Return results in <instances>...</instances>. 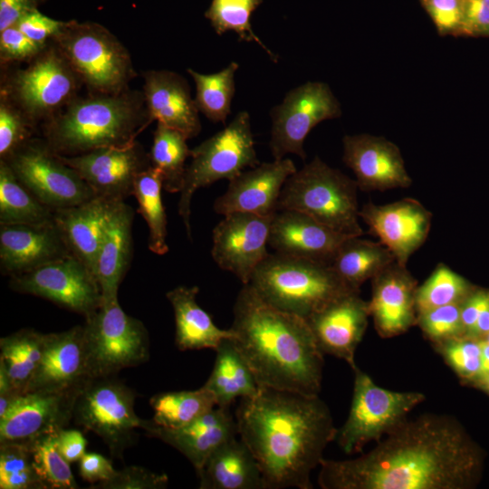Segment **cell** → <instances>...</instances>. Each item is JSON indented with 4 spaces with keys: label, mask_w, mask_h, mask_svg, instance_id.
Instances as JSON below:
<instances>
[{
    "label": "cell",
    "mask_w": 489,
    "mask_h": 489,
    "mask_svg": "<svg viewBox=\"0 0 489 489\" xmlns=\"http://www.w3.org/2000/svg\"><path fill=\"white\" fill-rule=\"evenodd\" d=\"M478 464L453 417L424 414L408 417L360 456L323 458L318 484L322 489H463Z\"/></svg>",
    "instance_id": "6da1fadb"
},
{
    "label": "cell",
    "mask_w": 489,
    "mask_h": 489,
    "mask_svg": "<svg viewBox=\"0 0 489 489\" xmlns=\"http://www.w3.org/2000/svg\"><path fill=\"white\" fill-rule=\"evenodd\" d=\"M235 420L238 436L260 466L264 489H312V472L338 430L319 395L272 388L241 398Z\"/></svg>",
    "instance_id": "7a4b0ae2"
},
{
    "label": "cell",
    "mask_w": 489,
    "mask_h": 489,
    "mask_svg": "<svg viewBox=\"0 0 489 489\" xmlns=\"http://www.w3.org/2000/svg\"><path fill=\"white\" fill-rule=\"evenodd\" d=\"M230 329L259 388L319 395L323 353L305 319L271 305L244 284Z\"/></svg>",
    "instance_id": "3957f363"
},
{
    "label": "cell",
    "mask_w": 489,
    "mask_h": 489,
    "mask_svg": "<svg viewBox=\"0 0 489 489\" xmlns=\"http://www.w3.org/2000/svg\"><path fill=\"white\" fill-rule=\"evenodd\" d=\"M142 104L126 94H102L73 101L48 124L45 143L60 156H76L101 148L136 142L153 120Z\"/></svg>",
    "instance_id": "277c9868"
},
{
    "label": "cell",
    "mask_w": 489,
    "mask_h": 489,
    "mask_svg": "<svg viewBox=\"0 0 489 489\" xmlns=\"http://www.w3.org/2000/svg\"><path fill=\"white\" fill-rule=\"evenodd\" d=\"M271 305L303 319L351 292L330 264L269 254L249 283Z\"/></svg>",
    "instance_id": "5b68a950"
},
{
    "label": "cell",
    "mask_w": 489,
    "mask_h": 489,
    "mask_svg": "<svg viewBox=\"0 0 489 489\" xmlns=\"http://www.w3.org/2000/svg\"><path fill=\"white\" fill-rule=\"evenodd\" d=\"M356 180L318 156L285 181L277 210L303 213L346 236H361Z\"/></svg>",
    "instance_id": "8992f818"
},
{
    "label": "cell",
    "mask_w": 489,
    "mask_h": 489,
    "mask_svg": "<svg viewBox=\"0 0 489 489\" xmlns=\"http://www.w3.org/2000/svg\"><path fill=\"white\" fill-rule=\"evenodd\" d=\"M190 157L192 160L186 168L177 212L187 237L192 240L190 214L194 193L220 179L230 180L244 168L260 164L248 112H238L224 129L191 149Z\"/></svg>",
    "instance_id": "52a82bcc"
},
{
    "label": "cell",
    "mask_w": 489,
    "mask_h": 489,
    "mask_svg": "<svg viewBox=\"0 0 489 489\" xmlns=\"http://www.w3.org/2000/svg\"><path fill=\"white\" fill-rule=\"evenodd\" d=\"M84 349L90 378L116 376L149 359V336L141 321L128 315L119 301L102 302L84 318Z\"/></svg>",
    "instance_id": "ba28073f"
},
{
    "label": "cell",
    "mask_w": 489,
    "mask_h": 489,
    "mask_svg": "<svg viewBox=\"0 0 489 489\" xmlns=\"http://www.w3.org/2000/svg\"><path fill=\"white\" fill-rule=\"evenodd\" d=\"M352 370L354 382L350 408L335 438L347 455L361 452L370 442H379L426 399L421 392L383 388L358 367Z\"/></svg>",
    "instance_id": "9c48e42d"
},
{
    "label": "cell",
    "mask_w": 489,
    "mask_h": 489,
    "mask_svg": "<svg viewBox=\"0 0 489 489\" xmlns=\"http://www.w3.org/2000/svg\"><path fill=\"white\" fill-rule=\"evenodd\" d=\"M135 399V391L116 376L89 378L77 395L72 421L96 434L112 456L122 459L137 441L136 429L147 422L137 416Z\"/></svg>",
    "instance_id": "30bf717a"
},
{
    "label": "cell",
    "mask_w": 489,
    "mask_h": 489,
    "mask_svg": "<svg viewBox=\"0 0 489 489\" xmlns=\"http://www.w3.org/2000/svg\"><path fill=\"white\" fill-rule=\"evenodd\" d=\"M53 38L74 72L101 94L120 93L133 75L127 50L101 24L66 22Z\"/></svg>",
    "instance_id": "8fae6325"
},
{
    "label": "cell",
    "mask_w": 489,
    "mask_h": 489,
    "mask_svg": "<svg viewBox=\"0 0 489 489\" xmlns=\"http://www.w3.org/2000/svg\"><path fill=\"white\" fill-rule=\"evenodd\" d=\"M3 160L24 186L53 211L96 197L80 175L45 142L28 139Z\"/></svg>",
    "instance_id": "7c38bea8"
},
{
    "label": "cell",
    "mask_w": 489,
    "mask_h": 489,
    "mask_svg": "<svg viewBox=\"0 0 489 489\" xmlns=\"http://www.w3.org/2000/svg\"><path fill=\"white\" fill-rule=\"evenodd\" d=\"M270 149L274 159L295 154L305 159L304 140L320 122L339 118L340 104L329 85L307 82L289 91L270 112Z\"/></svg>",
    "instance_id": "4fadbf2b"
},
{
    "label": "cell",
    "mask_w": 489,
    "mask_h": 489,
    "mask_svg": "<svg viewBox=\"0 0 489 489\" xmlns=\"http://www.w3.org/2000/svg\"><path fill=\"white\" fill-rule=\"evenodd\" d=\"M9 287L19 293L48 300L84 318L94 313L102 303L95 274L73 254L11 276Z\"/></svg>",
    "instance_id": "5bb4252c"
},
{
    "label": "cell",
    "mask_w": 489,
    "mask_h": 489,
    "mask_svg": "<svg viewBox=\"0 0 489 489\" xmlns=\"http://www.w3.org/2000/svg\"><path fill=\"white\" fill-rule=\"evenodd\" d=\"M272 216L233 212L213 229L211 254L219 268L235 274L243 284L250 282L256 267L269 254Z\"/></svg>",
    "instance_id": "9a60e30c"
},
{
    "label": "cell",
    "mask_w": 489,
    "mask_h": 489,
    "mask_svg": "<svg viewBox=\"0 0 489 489\" xmlns=\"http://www.w3.org/2000/svg\"><path fill=\"white\" fill-rule=\"evenodd\" d=\"M82 385L61 391L23 394L0 419V445L30 446L43 436L66 428L72 420L74 403Z\"/></svg>",
    "instance_id": "2e32d148"
},
{
    "label": "cell",
    "mask_w": 489,
    "mask_h": 489,
    "mask_svg": "<svg viewBox=\"0 0 489 489\" xmlns=\"http://www.w3.org/2000/svg\"><path fill=\"white\" fill-rule=\"evenodd\" d=\"M96 196L124 201L133 196L138 174L151 167L149 155L134 142L127 147L97 149L76 156H60Z\"/></svg>",
    "instance_id": "e0dca14e"
},
{
    "label": "cell",
    "mask_w": 489,
    "mask_h": 489,
    "mask_svg": "<svg viewBox=\"0 0 489 489\" xmlns=\"http://www.w3.org/2000/svg\"><path fill=\"white\" fill-rule=\"evenodd\" d=\"M360 217L402 265L426 242L432 223V213L411 197L386 205L368 202L360 209Z\"/></svg>",
    "instance_id": "ac0fdd59"
},
{
    "label": "cell",
    "mask_w": 489,
    "mask_h": 489,
    "mask_svg": "<svg viewBox=\"0 0 489 489\" xmlns=\"http://www.w3.org/2000/svg\"><path fill=\"white\" fill-rule=\"evenodd\" d=\"M343 161L355 174L362 191L407 188L412 184L399 148L385 139L369 134L343 138Z\"/></svg>",
    "instance_id": "d6986e66"
},
{
    "label": "cell",
    "mask_w": 489,
    "mask_h": 489,
    "mask_svg": "<svg viewBox=\"0 0 489 489\" xmlns=\"http://www.w3.org/2000/svg\"><path fill=\"white\" fill-rule=\"evenodd\" d=\"M370 316L369 302L351 292L312 313L306 321L316 344L324 354L345 360L353 369L355 352Z\"/></svg>",
    "instance_id": "ffe728a7"
},
{
    "label": "cell",
    "mask_w": 489,
    "mask_h": 489,
    "mask_svg": "<svg viewBox=\"0 0 489 489\" xmlns=\"http://www.w3.org/2000/svg\"><path fill=\"white\" fill-rule=\"evenodd\" d=\"M292 159L283 158L258 164L229 180L226 191L214 202V211L222 216L246 212L272 216L287 178L296 171Z\"/></svg>",
    "instance_id": "44dd1931"
},
{
    "label": "cell",
    "mask_w": 489,
    "mask_h": 489,
    "mask_svg": "<svg viewBox=\"0 0 489 489\" xmlns=\"http://www.w3.org/2000/svg\"><path fill=\"white\" fill-rule=\"evenodd\" d=\"M74 70L51 51L14 77V94L31 118H41L69 101L75 91Z\"/></svg>",
    "instance_id": "7402d4cb"
},
{
    "label": "cell",
    "mask_w": 489,
    "mask_h": 489,
    "mask_svg": "<svg viewBox=\"0 0 489 489\" xmlns=\"http://www.w3.org/2000/svg\"><path fill=\"white\" fill-rule=\"evenodd\" d=\"M370 317L379 336L391 338L417 325V281L397 261L371 279Z\"/></svg>",
    "instance_id": "603a6c76"
},
{
    "label": "cell",
    "mask_w": 489,
    "mask_h": 489,
    "mask_svg": "<svg viewBox=\"0 0 489 489\" xmlns=\"http://www.w3.org/2000/svg\"><path fill=\"white\" fill-rule=\"evenodd\" d=\"M72 254L55 222L0 225V268L5 275L27 273Z\"/></svg>",
    "instance_id": "cb8c5ba5"
},
{
    "label": "cell",
    "mask_w": 489,
    "mask_h": 489,
    "mask_svg": "<svg viewBox=\"0 0 489 489\" xmlns=\"http://www.w3.org/2000/svg\"><path fill=\"white\" fill-rule=\"evenodd\" d=\"M347 237L303 213L279 210L272 218L268 245L279 254L331 265Z\"/></svg>",
    "instance_id": "d4e9b609"
},
{
    "label": "cell",
    "mask_w": 489,
    "mask_h": 489,
    "mask_svg": "<svg viewBox=\"0 0 489 489\" xmlns=\"http://www.w3.org/2000/svg\"><path fill=\"white\" fill-rule=\"evenodd\" d=\"M143 430L179 451L197 473L220 445L238 436L236 420L230 407H215L191 423L177 429L159 427L147 420Z\"/></svg>",
    "instance_id": "484cf974"
},
{
    "label": "cell",
    "mask_w": 489,
    "mask_h": 489,
    "mask_svg": "<svg viewBox=\"0 0 489 489\" xmlns=\"http://www.w3.org/2000/svg\"><path fill=\"white\" fill-rule=\"evenodd\" d=\"M89 378L83 326L76 325L44 333L43 359L26 392L65 390L82 385Z\"/></svg>",
    "instance_id": "4316f807"
},
{
    "label": "cell",
    "mask_w": 489,
    "mask_h": 489,
    "mask_svg": "<svg viewBox=\"0 0 489 489\" xmlns=\"http://www.w3.org/2000/svg\"><path fill=\"white\" fill-rule=\"evenodd\" d=\"M144 99L149 115L187 139L201 131V122L187 82L170 71H149L144 74Z\"/></svg>",
    "instance_id": "83f0119b"
},
{
    "label": "cell",
    "mask_w": 489,
    "mask_h": 489,
    "mask_svg": "<svg viewBox=\"0 0 489 489\" xmlns=\"http://www.w3.org/2000/svg\"><path fill=\"white\" fill-rule=\"evenodd\" d=\"M134 211L125 201L115 202L110 214L96 259L94 274L102 302L118 300V291L132 257Z\"/></svg>",
    "instance_id": "f1b7e54d"
},
{
    "label": "cell",
    "mask_w": 489,
    "mask_h": 489,
    "mask_svg": "<svg viewBox=\"0 0 489 489\" xmlns=\"http://www.w3.org/2000/svg\"><path fill=\"white\" fill-rule=\"evenodd\" d=\"M115 200L96 196L82 204L54 210V222L71 253L94 273L104 231Z\"/></svg>",
    "instance_id": "f546056e"
},
{
    "label": "cell",
    "mask_w": 489,
    "mask_h": 489,
    "mask_svg": "<svg viewBox=\"0 0 489 489\" xmlns=\"http://www.w3.org/2000/svg\"><path fill=\"white\" fill-rule=\"evenodd\" d=\"M197 475L200 489H264L260 466L241 438L215 449Z\"/></svg>",
    "instance_id": "4dcf8cb0"
},
{
    "label": "cell",
    "mask_w": 489,
    "mask_h": 489,
    "mask_svg": "<svg viewBox=\"0 0 489 489\" xmlns=\"http://www.w3.org/2000/svg\"><path fill=\"white\" fill-rule=\"evenodd\" d=\"M197 286H177L166 293L176 323L175 342L180 350H216L225 339H234L231 329L218 328L197 302Z\"/></svg>",
    "instance_id": "1f68e13d"
},
{
    "label": "cell",
    "mask_w": 489,
    "mask_h": 489,
    "mask_svg": "<svg viewBox=\"0 0 489 489\" xmlns=\"http://www.w3.org/2000/svg\"><path fill=\"white\" fill-rule=\"evenodd\" d=\"M215 351L212 372L203 386L214 395L216 405L230 407L238 398L254 396L259 386L234 340H224Z\"/></svg>",
    "instance_id": "d6a6232c"
},
{
    "label": "cell",
    "mask_w": 489,
    "mask_h": 489,
    "mask_svg": "<svg viewBox=\"0 0 489 489\" xmlns=\"http://www.w3.org/2000/svg\"><path fill=\"white\" fill-rule=\"evenodd\" d=\"M395 261L394 254L379 241L350 236L341 243L331 266L350 287L360 291L366 281Z\"/></svg>",
    "instance_id": "836d02e7"
},
{
    "label": "cell",
    "mask_w": 489,
    "mask_h": 489,
    "mask_svg": "<svg viewBox=\"0 0 489 489\" xmlns=\"http://www.w3.org/2000/svg\"><path fill=\"white\" fill-rule=\"evenodd\" d=\"M44 333L24 328L0 339V367L24 394L43 359Z\"/></svg>",
    "instance_id": "e575fe53"
},
{
    "label": "cell",
    "mask_w": 489,
    "mask_h": 489,
    "mask_svg": "<svg viewBox=\"0 0 489 489\" xmlns=\"http://www.w3.org/2000/svg\"><path fill=\"white\" fill-rule=\"evenodd\" d=\"M53 221L54 211L43 204L1 160L0 225H45Z\"/></svg>",
    "instance_id": "d590c367"
},
{
    "label": "cell",
    "mask_w": 489,
    "mask_h": 489,
    "mask_svg": "<svg viewBox=\"0 0 489 489\" xmlns=\"http://www.w3.org/2000/svg\"><path fill=\"white\" fill-rule=\"evenodd\" d=\"M149 405L154 423L169 429L187 426L217 406L214 395L204 386L196 390L156 394L150 398Z\"/></svg>",
    "instance_id": "8d00e7d4"
},
{
    "label": "cell",
    "mask_w": 489,
    "mask_h": 489,
    "mask_svg": "<svg viewBox=\"0 0 489 489\" xmlns=\"http://www.w3.org/2000/svg\"><path fill=\"white\" fill-rule=\"evenodd\" d=\"M187 139L181 132L158 122L149 159L151 167L161 175L163 188L168 192L180 193L183 187L185 162L191 155Z\"/></svg>",
    "instance_id": "74e56055"
},
{
    "label": "cell",
    "mask_w": 489,
    "mask_h": 489,
    "mask_svg": "<svg viewBox=\"0 0 489 489\" xmlns=\"http://www.w3.org/2000/svg\"><path fill=\"white\" fill-rule=\"evenodd\" d=\"M162 188L161 175L152 167L138 174L134 181L133 196L149 229L148 247L158 255L168 251L167 216L161 199Z\"/></svg>",
    "instance_id": "f35d334b"
},
{
    "label": "cell",
    "mask_w": 489,
    "mask_h": 489,
    "mask_svg": "<svg viewBox=\"0 0 489 489\" xmlns=\"http://www.w3.org/2000/svg\"><path fill=\"white\" fill-rule=\"evenodd\" d=\"M238 68L239 64L232 62L223 70L211 74L187 69L196 83L195 102L197 110L213 122L225 123L231 112L235 92V75Z\"/></svg>",
    "instance_id": "ab89813d"
},
{
    "label": "cell",
    "mask_w": 489,
    "mask_h": 489,
    "mask_svg": "<svg viewBox=\"0 0 489 489\" xmlns=\"http://www.w3.org/2000/svg\"><path fill=\"white\" fill-rule=\"evenodd\" d=\"M263 0H212L205 16L217 34L235 32L242 41L258 43L274 62L277 56L254 34L250 18Z\"/></svg>",
    "instance_id": "60d3db41"
},
{
    "label": "cell",
    "mask_w": 489,
    "mask_h": 489,
    "mask_svg": "<svg viewBox=\"0 0 489 489\" xmlns=\"http://www.w3.org/2000/svg\"><path fill=\"white\" fill-rule=\"evenodd\" d=\"M470 293L467 281L444 264L436 265L431 275L417 290V311L462 302Z\"/></svg>",
    "instance_id": "b9f144b4"
},
{
    "label": "cell",
    "mask_w": 489,
    "mask_h": 489,
    "mask_svg": "<svg viewBox=\"0 0 489 489\" xmlns=\"http://www.w3.org/2000/svg\"><path fill=\"white\" fill-rule=\"evenodd\" d=\"M55 434L43 436L28 446L34 468L45 489H76L78 485L71 464L59 452Z\"/></svg>",
    "instance_id": "7bdbcfd3"
},
{
    "label": "cell",
    "mask_w": 489,
    "mask_h": 489,
    "mask_svg": "<svg viewBox=\"0 0 489 489\" xmlns=\"http://www.w3.org/2000/svg\"><path fill=\"white\" fill-rule=\"evenodd\" d=\"M1 489H45L34 465L31 447L0 445Z\"/></svg>",
    "instance_id": "ee69618b"
},
{
    "label": "cell",
    "mask_w": 489,
    "mask_h": 489,
    "mask_svg": "<svg viewBox=\"0 0 489 489\" xmlns=\"http://www.w3.org/2000/svg\"><path fill=\"white\" fill-rule=\"evenodd\" d=\"M462 302L429 309L417 314V324L435 346L464 336Z\"/></svg>",
    "instance_id": "f6af8a7d"
},
{
    "label": "cell",
    "mask_w": 489,
    "mask_h": 489,
    "mask_svg": "<svg viewBox=\"0 0 489 489\" xmlns=\"http://www.w3.org/2000/svg\"><path fill=\"white\" fill-rule=\"evenodd\" d=\"M462 336L436 345L447 364L465 379H477L481 372L480 342Z\"/></svg>",
    "instance_id": "bcb514c9"
},
{
    "label": "cell",
    "mask_w": 489,
    "mask_h": 489,
    "mask_svg": "<svg viewBox=\"0 0 489 489\" xmlns=\"http://www.w3.org/2000/svg\"><path fill=\"white\" fill-rule=\"evenodd\" d=\"M168 477L140 466H126L117 470L109 481L97 484V489H163L168 486Z\"/></svg>",
    "instance_id": "7dc6e473"
},
{
    "label": "cell",
    "mask_w": 489,
    "mask_h": 489,
    "mask_svg": "<svg viewBox=\"0 0 489 489\" xmlns=\"http://www.w3.org/2000/svg\"><path fill=\"white\" fill-rule=\"evenodd\" d=\"M440 34H459L464 19V0H421Z\"/></svg>",
    "instance_id": "c3c4849f"
},
{
    "label": "cell",
    "mask_w": 489,
    "mask_h": 489,
    "mask_svg": "<svg viewBox=\"0 0 489 489\" xmlns=\"http://www.w3.org/2000/svg\"><path fill=\"white\" fill-rule=\"evenodd\" d=\"M27 126L5 103L0 106V156L5 159L14 150L28 140Z\"/></svg>",
    "instance_id": "681fc988"
},
{
    "label": "cell",
    "mask_w": 489,
    "mask_h": 489,
    "mask_svg": "<svg viewBox=\"0 0 489 489\" xmlns=\"http://www.w3.org/2000/svg\"><path fill=\"white\" fill-rule=\"evenodd\" d=\"M43 44L36 43L22 33L16 25L0 34L1 58L5 61L22 60L38 53Z\"/></svg>",
    "instance_id": "f907efd6"
},
{
    "label": "cell",
    "mask_w": 489,
    "mask_h": 489,
    "mask_svg": "<svg viewBox=\"0 0 489 489\" xmlns=\"http://www.w3.org/2000/svg\"><path fill=\"white\" fill-rule=\"evenodd\" d=\"M65 23L52 19L34 9L24 15L16 26L31 40L43 44L46 39L53 38Z\"/></svg>",
    "instance_id": "816d5d0a"
},
{
    "label": "cell",
    "mask_w": 489,
    "mask_h": 489,
    "mask_svg": "<svg viewBox=\"0 0 489 489\" xmlns=\"http://www.w3.org/2000/svg\"><path fill=\"white\" fill-rule=\"evenodd\" d=\"M462 34L489 35V0H464Z\"/></svg>",
    "instance_id": "f5cc1de1"
},
{
    "label": "cell",
    "mask_w": 489,
    "mask_h": 489,
    "mask_svg": "<svg viewBox=\"0 0 489 489\" xmlns=\"http://www.w3.org/2000/svg\"><path fill=\"white\" fill-rule=\"evenodd\" d=\"M78 463L81 477L92 484L109 481L117 471L109 459L97 453H85Z\"/></svg>",
    "instance_id": "db71d44e"
},
{
    "label": "cell",
    "mask_w": 489,
    "mask_h": 489,
    "mask_svg": "<svg viewBox=\"0 0 489 489\" xmlns=\"http://www.w3.org/2000/svg\"><path fill=\"white\" fill-rule=\"evenodd\" d=\"M55 442L62 456L69 464L78 462L86 453L87 440L79 430L62 428L55 434Z\"/></svg>",
    "instance_id": "11a10c76"
},
{
    "label": "cell",
    "mask_w": 489,
    "mask_h": 489,
    "mask_svg": "<svg viewBox=\"0 0 489 489\" xmlns=\"http://www.w3.org/2000/svg\"><path fill=\"white\" fill-rule=\"evenodd\" d=\"M489 305V292L476 291L469 293L461 303V320L464 336L470 337L482 313Z\"/></svg>",
    "instance_id": "9f6ffc18"
},
{
    "label": "cell",
    "mask_w": 489,
    "mask_h": 489,
    "mask_svg": "<svg viewBox=\"0 0 489 489\" xmlns=\"http://www.w3.org/2000/svg\"><path fill=\"white\" fill-rule=\"evenodd\" d=\"M35 0H0V32L17 24L27 13L36 9Z\"/></svg>",
    "instance_id": "6f0895ef"
},
{
    "label": "cell",
    "mask_w": 489,
    "mask_h": 489,
    "mask_svg": "<svg viewBox=\"0 0 489 489\" xmlns=\"http://www.w3.org/2000/svg\"><path fill=\"white\" fill-rule=\"evenodd\" d=\"M479 342L481 347V372L478 379L489 373V342L485 340H479Z\"/></svg>",
    "instance_id": "680465c9"
},
{
    "label": "cell",
    "mask_w": 489,
    "mask_h": 489,
    "mask_svg": "<svg viewBox=\"0 0 489 489\" xmlns=\"http://www.w3.org/2000/svg\"><path fill=\"white\" fill-rule=\"evenodd\" d=\"M477 380L480 385L489 392V373L480 377Z\"/></svg>",
    "instance_id": "91938a15"
},
{
    "label": "cell",
    "mask_w": 489,
    "mask_h": 489,
    "mask_svg": "<svg viewBox=\"0 0 489 489\" xmlns=\"http://www.w3.org/2000/svg\"><path fill=\"white\" fill-rule=\"evenodd\" d=\"M482 340H487V341L489 342V334L486 335V336H485L484 339H482Z\"/></svg>",
    "instance_id": "94428289"
},
{
    "label": "cell",
    "mask_w": 489,
    "mask_h": 489,
    "mask_svg": "<svg viewBox=\"0 0 489 489\" xmlns=\"http://www.w3.org/2000/svg\"><path fill=\"white\" fill-rule=\"evenodd\" d=\"M37 3L40 2V1H44V0H35Z\"/></svg>",
    "instance_id": "6125c7cd"
}]
</instances>
